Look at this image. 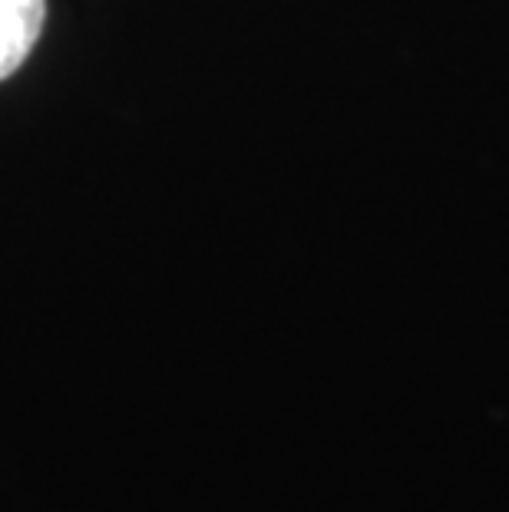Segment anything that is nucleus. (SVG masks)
Masks as SVG:
<instances>
[{"label": "nucleus", "instance_id": "1", "mask_svg": "<svg viewBox=\"0 0 509 512\" xmlns=\"http://www.w3.org/2000/svg\"><path fill=\"white\" fill-rule=\"evenodd\" d=\"M47 20V0H0V80L20 70Z\"/></svg>", "mask_w": 509, "mask_h": 512}]
</instances>
